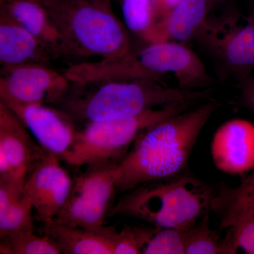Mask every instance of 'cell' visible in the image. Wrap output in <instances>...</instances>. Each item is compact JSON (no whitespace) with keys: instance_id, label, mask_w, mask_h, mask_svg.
I'll use <instances>...</instances> for the list:
<instances>
[{"instance_id":"16","label":"cell","mask_w":254,"mask_h":254,"mask_svg":"<svg viewBox=\"0 0 254 254\" xmlns=\"http://www.w3.org/2000/svg\"><path fill=\"white\" fill-rule=\"evenodd\" d=\"M40 235L46 237L65 254H113V240L115 226L86 228L55 220L42 222Z\"/></svg>"},{"instance_id":"12","label":"cell","mask_w":254,"mask_h":254,"mask_svg":"<svg viewBox=\"0 0 254 254\" xmlns=\"http://www.w3.org/2000/svg\"><path fill=\"white\" fill-rule=\"evenodd\" d=\"M8 107L22 121L43 149L63 159L72 145L77 131L75 123L64 112L41 104Z\"/></svg>"},{"instance_id":"8","label":"cell","mask_w":254,"mask_h":254,"mask_svg":"<svg viewBox=\"0 0 254 254\" xmlns=\"http://www.w3.org/2000/svg\"><path fill=\"white\" fill-rule=\"evenodd\" d=\"M71 83L64 73L43 64L1 67L0 101L7 106L56 105Z\"/></svg>"},{"instance_id":"27","label":"cell","mask_w":254,"mask_h":254,"mask_svg":"<svg viewBox=\"0 0 254 254\" xmlns=\"http://www.w3.org/2000/svg\"><path fill=\"white\" fill-rule=\"evenodd\" d=\"M214 4H216L220 2V1H223V0H213Z\"/></svg>"},{"instance_id":"20","label":"cell","mask_w":254,"mask_h":254,"mask_svg":"<svg viewBox=\"0 0 254 254\" xmlns=\"http://www.w3.org/2000/svg\"><path fill=\"white\" fill-rule=\"evenodd\" d=\"M209 220L210 213L185 230V254H222V230H212Z\"/></svg>"},{"instance_id":"24","label":"cell","mask_w":254,"mask_h":254,"mask_svg":"<svg viewBox=\"0 0 254 254\" xmlns=\"http://www.w3.org/2000/svg\"><path fill=\"white\" fill-rule=\"evenodd\" d=\"M237 87L240 90L241 104L254 115V76L239 81Z\"/></svg>"},{"instance_id":"7","label":"cell","mask_w":254,"mask_h":254,"mask_svg":"<svg viewBox=\"0 0 254 254\" xmlns=\"http://www.w3.org/2000/svg\"><path fill=\"white\" fill-rule=\"evenodd\" d=\"M237 15L206 21L195 37L215 62L220 77L245 79L254 71V23L237 25Z\"/></svg>"},{"instance_id":"2","label":"cell","mask_w":254,"mask_h":254,"mask_svg":"<svg viewBox=\"0 0 254 254\" xmlns=\"http://www.w3.org/2000/svg\"><path fill=\"white\" fill-rule=\"evenodd\" d=\"M212 93L213 88L187 91L152 80H112L71 83L55 105L73 123L85 125L131 118L177 103L210 100Z\"/></svg>"},{"instance_id":"10","label":"cell","mask_w":254,"mask_h":254,"mask_svg":"<svg viewBox=\"0 0 254 254\" xmlns=\"http://www.w3.org/2000/svg\"><path fill=\"white\" fill-rule=\"evenodd\" d=\"M9 107L0 101V180L24 190L28 173L46 153Z\"/></svg>"},{"instance_id":"11","label":"cell","mask_w":254,"mask_h":254,"mask_svg":"<svg viewBox=\"0 0 254 254\" xmlns=\"http://www.w3.org/2000/svg\"><path fill=\"white\" fill-rule=\"evenodd\" d=\"M59 160V157L46 150L25 181V193L36 211L35 219L41 223L58 215L72 187L73 180L62 168Z\"/></svg>"},{"instance_id":"17","label":"cell","mask_w":254,"mask_h":254,"mask_svg":"<svg viewBox=\"0 0 254 254\" xmlns=\"http://www.w3.org/2000/svg\"><path fill=\"white\" fill-rule=\"evenodd\" d=\"M214 5L213 0H182L155 23L143 39L148 43L170 41L182 43L195 39Z\"/></svg>"},{"instance_id":"5","label":"cell","mask_w":254,"mask_h":254,"mask_svg":"<svg viewBox=\"0 0 254 254\" xmlns=\"http://www.w3.org/2000/svg\"><path fill=\"white\" fill-rule=\"evenodd\" d=\"M200 101L177 103L148 110L131 118L86 124L77 130L63 160L79 168L120 161L135 141L160 122L196 106Z\"/></svg>"},{"instance_id":"18","label":"cell","mask_w":254,"mask_h":254,"mask_svg":"<svg viewBox=\"0 0 254 254\" xmlns=\"http://www.w3.org/2000/svg\"><path fill=\"white\" fill-rule=\"evenodd\" d=\"M144 254H185V230L134 227Z\"/></svg>"},{"instance_id":"14","label":"cell","mask_w":254,"mask_h":254,"mask_svg":"<svg viewBox=\"0 0 254 254\" xmlns=\"http://www.w3.org/2000/svg\"><path fill=\"white\" fill-rule=\"evenodd\" d=\"M0 9L38 38L57 59L78 58L46 8L37 0H0Z\"/></svg>"},{"instance_id":"4","label":"cell","mask_w":254,"mask_h":254,"mask_svg":"<svg viewBox=\"0 0 254 254\" xmlns=\"http://www.w3.org/2000/svg\"><path fill=\"white\" fill-rule=\"evenodd\" d=\"M78 58L123 57L131 53L126 28L110 0H37Z\"/></svg>"},{"instance_id":"9","label":"cell","mask_w":254,"mask_h":254,"mask_svg":"<svg viewBox=\"0 0 254 254\" xmlns=\"http://www.w3.org/2000/svg\"><path fill=\"white\" fill-rule=\"evenodd\" d=\"M212 211L220 219L222 254H236L239 249L254 254V184L246 178L235 188L222 187L213 200Z\"/></svg>"},{"instance_id":"13","label":"cell","mask_w":254,"mask_h":254,"mask_svg":"<svg viewBox=\"0 0 254 254\" xmlns=\"http://www.w3.org/2000/svg\"><path fill=\"white\" fill-rule=\"evenodd\" d=\"M214 165L222 173L242 175L254 170V124L235 119L224 123L211 143Z\"/></svg>"},{"instance_id":"15","label":"cell","mask_w":254,"mask_h":254,"mask_svg":"<svg viewBox=\"0 0 254 254\" xmlns=\"http://www.w3.org/2000/svg\"><path fill=\"white\" fill-rule=\"evenodd\" d=\"M55 55L41 41L0 9V64L1 67L25 64L50 66Z\"/></svg>"},{"instance_id":"19","label":"cell","mask_w":254,"mask_h":254,"mask_svg":"<svg viewBox=\"0 0 254 254\" xmlns=\"http://www.w3.org/2000/svg\"><path fill=\"white\" fill-rule=\"evenodd\" d=\"M0 254H59V250L46 237L34 232H15L0 236Z\"/></svg>"},{"instance_id":"1","label":"cell","mask_w":254,"mask_h":254,"mask_svg":"<svg viewBox=\"0 0 254 254\" xmlns=\"http://www.w3.org/2000/svg\"><path fill=\"white\" fill-rule=\"evenodd\" d=\"M222 106L210 99L147 130L117 164L118 192L183 173L200 132Z\"/></svg>"},{"instance_id":"6","label":"cell","mask_w":254,"mask_h":254,"mask_svg":"<svg viewBox=\"0 0 254 254\" xmlns=\"http://www.w3.org/2000/svg\"><path fill=\"white\" fill-rule=\"evenodd\" d=\"M118 163L87 165L86 170L73 180L67 200L53 220L86 228L105 225L118 192Z\"/></svg>"},{"instance_id":"22","label":"cell","mask_w":254,"mask_h":254,"mask_svg":"<svg viewBox=\"0 0 254 254\" xmlns=\"http://www.w3.org/2000/svg\"><path fill=\"white\" fill-rule=\"evenodd\" d=\"M128 29L143 38L156 23L152 0H121Z\"/></svg>"},{"instance_id":"25","label":"cell","mask_w":254,"mask_h":254,"mask_svg":"<svg viewBox=\"0 0 254 254\" xmlns=\"http://www.w3.org/2000/svg\"><path fill=\"white\" fill-rule=\"evenodd\" d=\"M182 0H152L156 22L165 17Z\"/></svg>"},{"instance_id":"21","label":"cell","mask_w":254,"mask_h":254,"mask_svg":"<svg viewBox=\"0 0 254 254\" xmlns=\"http://www.w3.org/2000/svg\"><path fill=\"white\" fill-rule=\"evenodd\" d=\"M33 206L23 193L15 197L2 211H0V236L10 232H34Z\"/></svg>"},{"instance_id":"26","label":"cell","mask_w":254,"mask_h":254,"mask_svg":"<svg viewBox=\"0 0 254 254\" xmlns=\"http://www.w3.org/2000/svg\"><path fill=\"white\" fill-rule=\"evenodd\" d=\"M245 20L247 22L254 23V7L252 9V11H250L248 16L245 18Z\"/></svg>"},{"instance_id":"23","label":"cell","mask_w":254,"mask_h":254,"mask_svg":"<svg viewBox=\"0 0 254 254\" xmlns=\"http://www.w3.org/2000/svg\"><path fill=\"white\" fill-rule=\"evenodd\" d=\"M113 254H141V247L134 227L125 225L121 231H116L113 240Z\"/></svg>"},{"instance_id":"3","label":"cell","mask_w":254,"mask_h":254,"mask_svg":"<svg viewBox=\"0 0 254 254\" xmlns=\"http://www.w3.org/2000/svg\"><path fill=\"white\" fill-rule=\"evenodd\" d=\"M218 190L184 172L125 192L112 213L157 228L187 230L210 213Z\"/></svg>"}]
</instances>
